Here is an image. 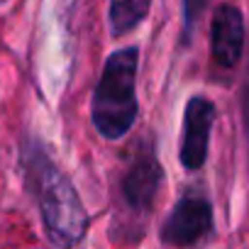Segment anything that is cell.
<instances>
[{
  "mask_svg": "<svg viewBox=\"0 0 249 249\" xmlns=\"http://www.w3.org/2000/svg\"><path fill=\"white\" fill-rule=\"evenodd\" d=\"M30 176L35 181V196L49 239L59 249H73L86 237L88 213L71 178L54 166L39 147L30 152Z\"/></svg>",
  "mask_w": 249,
  "mask_h": 249,
  "instance_id": "1",
  "label": "cell"
},
{
  "mask_svg": "<svg viewBox=\"0 0 249 249\" xmlns=\"http://www.w3.org/2000/svg\"><path fill=\"white\" fill-rule=\"evenodd\" d=\"M137 66L140 49L124 47L107 56L90 103V120L105 140L124 137L137 120Z\"/></svg>",
  "mask_w": 249,
  "mask_h": 249,
  "instance_id": "2",
  "label": "cell"
},
{
  "mask_svg": "<svg viewBox=\"0 0 249 249\" xmlns=\"http://www.w3.org/2000/svg\"><path fill=\"white\" fill-rule=\"evenodd\" d=\"M215 122V105L205 95H193L183 110V135H181V164L188 171H198L208 159L210 130Z\"/></svg>",
  "mask_w": 249,
  "mask_h": 249,
  "instance_id": "4",
  "label": "cell"
},
{
  "mask_svg": "<svg viewBox=\"0 0 249 249\" xmlns=\"http://www.w3.org/2000/svg\"><path fill=\"white\" fill-rule=\"evenodd\" d=\"M213 232V205L200 193L183 196L161 225V242L169 247H193Z\"/></svg>",
  "mask_w": 249,
  "mask_h": 249,
  "instance_id": "3",
  "label": "cell"
},
{
  "mask_svg": "<svg viewBox=\"0 0 249 249\" xmlns=\"http://www.w3.org/2000/svg\"><path fill=\"white\" fill-rule=\"evenodd\" d=\"M205 5H208V0H183V35H186V39L196 30Z\"/></svg>",
  "mask_w": 249,
  "mask_h": 249,
  "instance_id": "8",
  "label": "cell"
},
{
  "mask_svg": "<svg viewBox=\"0 0 249 249\" xmlns=\"http://www.w3.org/2000/svg\"><path fill=\"white\" fill-rule=\"evenodd\" d=\"M161 178H164V171H161L159 159L152 152L137 154L120 181V198L124 208L135 215H147L154 205Z\"/></svg>",
  "mask_w": 249,
  "mask_h": 249,
  "instance_id": "5",
  "label": "cell"
},
{
  "mask_svg": "<svg viewBox=\"0 0 249 249\" xmlns=\"http://www.w3.org/2000/svg\"><path fill=\"white\" fill-rule=\"evenodd\" d=\"M244 49V18L234 5H217L210 22V54L215 66L234 69Z\"/></svg>",
  "mask_w": 249,
  "mask_h": 249,
  "instance_id": "6",
  "label": "cell"
},
{
  "mask_svg": "<svg viewBox=\"0 0 249 249\" xmlns=\"http://www.w3.org/2000/svg\"><path fill=\"white\" fill-rule=\"evenodd\" d=\"M152 0H110V32L122 37L132 32L147 15Z\"/></svg>",
  "mask_w": 249,
  "mask_h": 249,
  "instance_id": "7",
  "label": "cell"
}]
</instances>
